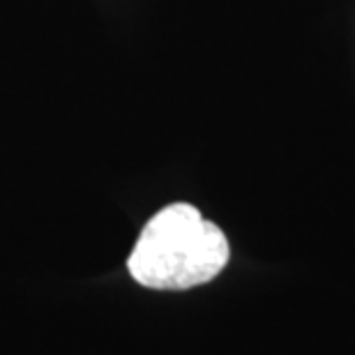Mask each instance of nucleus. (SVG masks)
<instances>
[{
    "instance_id": "nucleus-1",
    "label": "nucleus",
    "mask_w": 355,
    "mask_h": 355,
    "mask_svg": "<svg viewBox=\"0 0 355 355\" xmlns=\"http://www.w3.org/2000/svg\"><path fill=\"white\" fill-rule=\"evenodd\" d=\"M229 240L194 205L173 203L144 226L127 259L141 286L187 291L212 282L229 263Z\"/></svg>"
}]
</instances>
